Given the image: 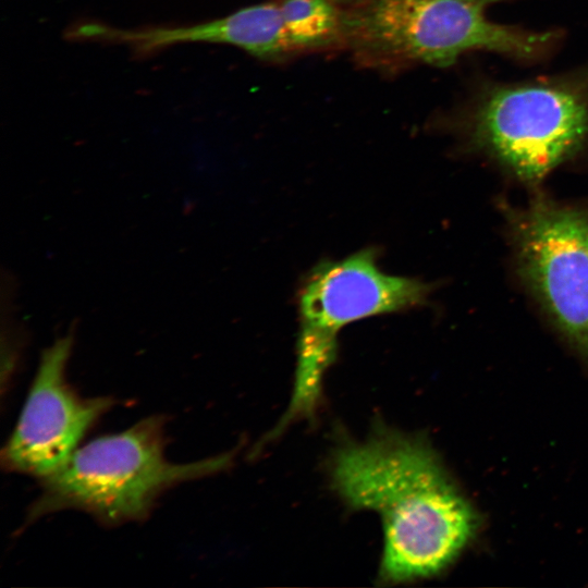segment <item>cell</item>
<instances>
[{
  "label": "cell",
  "instance_id": "obj_9",
  "mask_svg": "<svg viewBox=\"0 0 588 588\" xmlns=\"http://www.w3.org/2000/svg\"><path fill=\"white\" fill-rule=\"evenodd\" d=\"M278 4L292 52L342 44L344 10L333 0H280Z\"/></svg>",
  "mask_w": 588,
  "mask_h": 588
},
{
  "label": "cell",
  "instance_id": "obj_1",
  "mask_svg": "<svg viewBox=\"0 0 588 588\" xmlns=\"http://www.w3.org/2000/svg\"><path fill=\"white\" fill-rule=\"evenodd\" d=\"M331 477L351 507L380 515L379 577L385 583L439 573L476 534L475 510L417 438L381 429L366 442H347L333 455Z\"/></svg>",
  "mask_w": 588,
  "mask_h": 588
},
{
  "label": "cell",
  "instance_id": "obj_10",
  "mask_svg": "<svg viewBox=\"0 0 588 588\" xmlns=\"http://www.w3.org/2000/svg\"><path fill=\"white\" fill-rule=\"evenodd\" d=\"M334 2H336L338 4H340L341 7H351L353 4H356L357 2L362 1V0H333Z\"/></svg>",
  "mask_w": 588,
  "mask_h": 588
},
{
  "label": "cell",
  "instance_id": "obj_2",
  "mask_svg": "<svg viewBox=\"0 0 588 588\" xmlns=\"http://www.w3.org/2000/svg\"><path fill=\"white\" fill-rule=\"evenodd\" d=\"M507 0H362L343 13L342 45L365 63L449 66L473 50L520 61L549 56L560 33L495 24L488 7Z\"/></svg>",
  "mask_w": 588,
  "mask_h": 588
},
{
  "label": "cell",
  "instance_id": "obj_3",
  "mask_svg": "<svg viewBox=\"0 0 588 588\" xmlns=\"http://www.w3.org/2000/svg\"><path fill=\"white\" fill-rule=\"evenodd\" d=\"M469 149L527 184L588 145V70L525 83H488L458 117Z\"/></svg>",
  "mask_w": 588,
  "mask_h": 588
},
{
  "label": "cell",
  "instance_id": "obj_4",
  "mask_svg": "<svg viewBox=\"0 0 588 588\" xmlns=\"http://www.w3.org/2000/svg\"><path fill=\"white\" fill-rule=\"evenodd\" d=\"M164 444V418L155 415L76 449L62 468L41 480L27 520L66 509L87 512L106 525L140 520L162 492L219 473L233 457L225 453L174 464L166 458Z\"/></svg>",
  "mask_w": 588,
  "mask_h": 588
},
{
  "label": "cell",
  "instance_id": "obj_6",
  "mask_svg": "<svg viewBox=\"0 0 588 588\" xmlns=\"http://www.w3.org/2000/svg\"><path fill=\"white\" fill-rule=\"evenodd\" d=\"M516 272L560 335L588 360V203L536 196L506 211Z\"/></svg>",
  "mask_w": 588,
  "mask_h": 588
},
{
  "label": "cell",
  "instance_id": "obj_5",
  "mask_svg": "<svg viewBox=\"0 0 588 588\" xmlns=\"http://www.w3.org/2000/svg\"><path fill=\"white\" fill-rule=\"evenodd\" d=\"M430 292L426 282L381 270L371 248L317 265L298 291L299 334L292 397L269 437L273 439L292 421L315 414L342 328L372 316L419 307Z\"/></svg>",
  "mask_w": 588,
  "mask_h": 588
},
{
  "label": "cell",
  "instance_id": "obj_8",
  "mask_svg": "<svg viewBox=\"0 0 588 588\" xmlns=\"http://www.w3.org/2000/svg\"><path fill=\"white\" fill-rule=\"evenodd\" d=\"M66 36L71 40L124 45L137 57L186 42L231 45L262 60L292 53L278 2L249 5L194 25L124 29L98 22L79 23L72 26Z\"/></svg>",
  "mask_w": 588,
  "mask_h": 588
},
{
  "label": "cell",
  "instance_id": "obj_7",
  "mask_svg": "<svg viewBox=\"0 0 588 588\" xmlns=\"http://www.w3.org/2000/svg\"><path fill=\"white\" fill-rule=\"evenodd\" d=\"M74 345L72 332L46 348L19 421L1 451L9 471L40 480L62 468L111 397H82L68 383L65 368Z\"/></svg>",
  "mask_w": 588,
  "mask_h": 588
}]
</instances>
